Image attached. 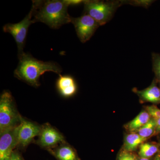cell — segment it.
<instances>
[{
    "mask_svg": "<svg viewBox=\"0 0 160 160\" xmlns=\"http://www.w3.org/2000/svg\"><path fill=\"white\" fill-rule=\"evenodd\" d=\"M157 127L156 131L158 132H160V118L156 119Z\"/></svg>",
    "mask_w": 160,
    "mask_h": 160,
    "instance_id": "cell-23",
    "label": "cell"
},
{
    "mask_svg": "<svg viewBox=\"0 0 160 160\" xmlns=\"http://www.w3.org/2000/svg\"><path fill=\"white\" fill-rule=\"evenodd\" d=\"M41 128V126L22 118L18 127L17 147L22 149L26 148L35 138L38 136Z\"/></svg>",
    "mask_w": 160,
    "mask_h": 160,
    "instance_id": "cell-8",
    "label": "cell"
},
{
    "mask_svg": "<svg viewBox=\"0 0 160 160\" xmlns=\"http://www.w3.org/2000/svg\"><path fill=\"white\" fill-rule=\"evenodd\" d=\"M156 119L151 118L149 122L145 124L137 133L142 137L147 139L152 136L156 130Z\"/></svg>",
    "mask_w": 160,
    "mask_h": 160,
    "instance_id": "cell-16",
    "label": "cell"
},
{
    "mask_svg": "<svg viewBox=\"0 0 160 160\" xmlns=\"http://www.w3.org/2000/svg\"><path fill=\"white\" fill-rule=\"evenodd\" d=\"M138 160H150L149 158H140Z\"/></svg>",
    "mask_w": 160,
    "mask_h": 160,
    "instance_id": "cell-25",
    "label": "cell"
},
{
    "mask_svg": "<svg viewBox=\"0 0 160 160\" xmlns=\"http://www.w3.org/2000/svg\"></svg>",
    "mask_w": 160,
    "mask_h": 160,
    "instance_id": "cell-26",
    "label": "cell"
},
{
    "mask_svg": "<svg viewBox=\"0 0 160 160\" xmlns=\"http://www.w3.org/2000/svg\"><path fill=\"white\" fill-rule=\"evenodd\" d=\"M124 1H86L84 3L85 14L94 19L100 26L105 25L112 18L117 9Z\"/></svg>",
    "mask_w": 160,
    "mask_h": 160,
    "instance_id": "cell-4",
    "label": "cell"
},
{
    "mask_svg": "<svg viewBox=\"0 0 160 160\" xmlns=\"http://www.w3.org/2000/svg\"><path fill=\"white\" fill-rule=\"evenodd\" d=\"M64 2L67 6H78L80 4L86 2V1L84 0H63Z\"/></svg>",
    "mask_w": 160,
    "mask_h": 160,
    "instance_id": "cell-21",
    "label": "cell"
},
{
    "mask_svg": "<svg viewBox=\"0 0 160 160\" xmlns=\"http://www.w3.org/2000/svg\"><path fill=\"white\" fill-rule=\"evenodd\" d=\"M154 160H160V155H159L157 156Z\"/></svg>",
    "mask_w": 160,
    "mask_h": 160,
    "instance_id": "cell-24",
    "label": "cell"
},
{
    "mask_svg": "<svg viewBox=\"0 0 160 160\" xmlns=\"http://www.w3.org/2000/svg\"><path fill=\"white\" fill-rule=\"evenodd\" d=\"M66 142L63 135L49 123L41 126V131L36 143L42 148L49 150Z\"/></svg>",
    "mask_w": 160,
    "mask_h": 160,
    "instance_id": "cell-6",
    "label": "cell"
},
{
    "mask_svg": "<svg viewBox=\"0 0 160 160\" xmlns=\"http://www.w3.org/2000/svg\"><path fill=\"white\" fill-rule=\"evenodd\" d=\"M151 118L146 111H143L138 115L132 121L126 124V128L132 132H137L142 126L146 124Z\"/></svg>",
    "mask_w": 160,
    "mask_h": 160,
    "instance_id": "cell-13",
    "label": "cell"
},
{
    "mask_svg": "<svg viewBox=\"0 0 160 160\" xmlns=\"http://www.w3.org/2000/svg\"><path fill=\"white\" fill-rule=\"evenodd\" d=\"M152 1H130L129 4H131L132 6H142L147 8L149 5H151Z\"/></svg>",
    "mask_w": 160,
    "mask_h": 160,
    "instance_id": "cell-20",
    "label": "cell"
},
{
    "mask_svg": "<svg viewBox=\"0 0 160 160\" xmlns=\"http://www.w3.org/2000/svg\"><path fill=\"white\" fill-rule=\"evenodd\" d=\"M32 3L35 7L34 23L41 22L54 29H59L65 24L71 23L72 17L68 13V6L63 1H34Z\"/></svg>",
    "mask_w": 160,
    "mask_h": 160,
    "instance_id": "cell-2",
    "label": "cell"
},
{
    "mask_svg": "<svg viewBox=\"0 0 160 160\" xmlns=\"http://www.w3.org/2000/svg\"><path fill=\"white\" fill-rule=\"evenodd\" d=\"M152 69L156 78L160 82V54L152 53Z\"/></svg>",
    "mask_w": 160,
    "mask_h": 160,
    "instance_id": "cell-17",
    "label": "cell"
},
{
    "mask_svg": "<svg viewBox=\"0 0 160 160\" xmlns=\"http://www.w3.org/2000/svg\"><path fill=\"white\" fill-rule=\"evenodd\" d=\"M117 160H138L133 153L130 152L123 151L119 155Z\"/></svg>",
    "mask_w": 160,
    "mask_h": 160,
    "instance_id": "cell-19",
    "label": "cell"
},
{
    "mask_svg": "<svg viewBox=\"0 0 160 160\" xmlns=\"http://www.w3.org/2000/svg\"><path fill=\"white\" fill-rule=\"evenodd\" d=\"M140 99L144 102L158 104L160 103V89L153 82L149 87L142 90L134 89Z\"/></svg>",
    "mask_w": 160,
    "mask_h": 160,
    "instance_id": "cell-12",
    "label": "cell"
},
{
    "mask_svg": "<svg viewBox=\"0 0 160 160\" xmlns=\"http://www.w3.org/2000/svg\"><path fill=\"white\" fill-rule=\"evenodd\" d=\"M22 157L18 152L14 150L12 154L10 160H22Z\"/></svg>",
    "mask_w": 160,
    "mask_h": 160,
    "instance_id": "cell-22",
    "label": "cell"
},
{
    "mask_svg": "<svg viewBox=\"0 0 160 160\" xmlns=\"http://www.w3.org/2000/svg\"><path fill=\"white\" fill-rule=\"evenodd\" d=\"M139 155L140 158H149L158 151L157 145L152 143H143L139 146Z\"/></svg>",
    "mask_w": 160,
    "mask_h": 160,
    "instance_id": "cell-15",
    "label": "cell"
},
{
    "mask_svg": "<svg viewBox=\"0 0 160 160\" xmlns=\"http://www.w3.org/2000/svg\"><path fill=\"white\" fill-rule=\"evenodd\" d=\"M35 10V7L32 3L29 13L21 22L15 24L8 23L3 26V30L4 32L11 34L15 40L18 46V56L24 52L23 49L26 42L28 29L32 24L34 23L32 18Z\"/></svg>",
    "mask_w": 160,
    "mask_h": 160,
    "instance_id": "cell-5",
    "label": "cell"
},
{
    "mask_svg": "<svg viewBox=\"0 0 160 160\" xmlns=\"http://www.w3.org/2000/svg\"><path fill=\"white\" fill-rule=\"evenodd\" d=\"M146 111L148 112L150 117L155 119L160 118V109L156 106H150L146 107Z\"/></svg>",
    "mask_w": 160,
    "mask_h": 160,
    "instance_id": "cell-18",
    "label": "cell"
},
{
    "mask_svg": "<svg viewBox=\"0 0 160 160\" xmlns=\"http://www.w3.org/2000/svg\"><path fill=\"white\" fill-rule=\"evenodd\" d=\"M18 126L0 133V160H10L13 149L17 147Z\"/></svg>",
    "mask_w": 160,
    "mask_h": 160,
    "instance_id": "cell-9",
    "label": "cell"
},
{
    "mask_svg": "<svg viewBox=\"0 0 160 160\" xmlns=\"http://www.w3.org/2000/svg\"><path fill=\"white\" fill-rule=\"evenodd\" d=\"M22 118L17 109L11 92L3 91L0 98V133L19 126Z\"/></svg>",
    "mask_w": 160,
    "mask_h": 160,
    "instance_id": "cell-3",
    "label": "cell"
},
{
    "mask_svg": "<svg viewBox=\"0 0 160 160\" xmlns=\"http://www.w3.org/2000/svg\"><path fill=\"white\" fill-rule=\"evenodd\" d=\"M147 139L142 137L137 132H132L127 135L124 142V150L130 152L135 151Z\"/></svg>",
    "mask_w": 160,
    "mask_h": 160,
    "instance_id": "cell-14",
    "label": "cell"
},
{
    "mask_svg": "<svg viewBox=\"0 0 160 160\" xmlns=\"http://www.w3.org/2000/svg\"><path fill=\"white\" fill-rule=\"evenodd\" d=\"M48 150L58 160H79L74 148L66 142Z\"/></svg>",
    "mask_w": 160,
    "mask_h": 160,
    "instance_id": "cell-11",
    "label": "cell"
},
{
    "mask_svg": "<svg viewBox=\"0 0 160 160\" xmlns=\"http://www.w3.org/2000/svg\"><path fill=\"white\" fill-rule=\"evenodd\" d=\"M18 58L19 62L15 70L14 76L36 88L40 86V77L46 72L58 74L62 72V68L57 63L40 61L25 52L19 56Z\"/></svg>",
    "mask_w": 160,
    "mask_h": 160,
    "instance_id": "cell-1",
    "label": "cell"
},
{
    "mask_svg": "<svg viewBox=\"0 0 160 160\" xmlns=\"http://www.w3.org/2000/svg\"><path fill=\"white\" fill-rule=\"evenodd\" d=\"M57 88L60 94L64 98L73 96L77 91V86L75 81L70 75L59 74L56 82Z\"/></svg>",
    "mask_w": 160,
    "mask_h": 160,
    "instance_id": "cell-10",
    "label": "cell"
},
{
    "mask_svg": "<svg viewBox=\"0 0 160 160\" xmlns=\"http://www.w3.org/2000/svg\"></svg>",
    "mask_w": 160,
    "mask_h": 160,
    "instance_id": "cell-27",
    "label": "cell"
},
{
    "mask_svg": "<svg viewBox=\"0 0 160 160\" xmlns=\"http://www.w3.org/2000/svg\"><path fill=\"white\" fill-rule=\"evenodd\" d=\"M77 34L82 42L89 41L100 26L98 23L89 15L84 14L80 17L72 18Z\"/></svg>",
    "mask_w": 160,
    "mask_h": 160,
    "instance_id": "cell-7",
    "label": "cell"
}]
</instances>
